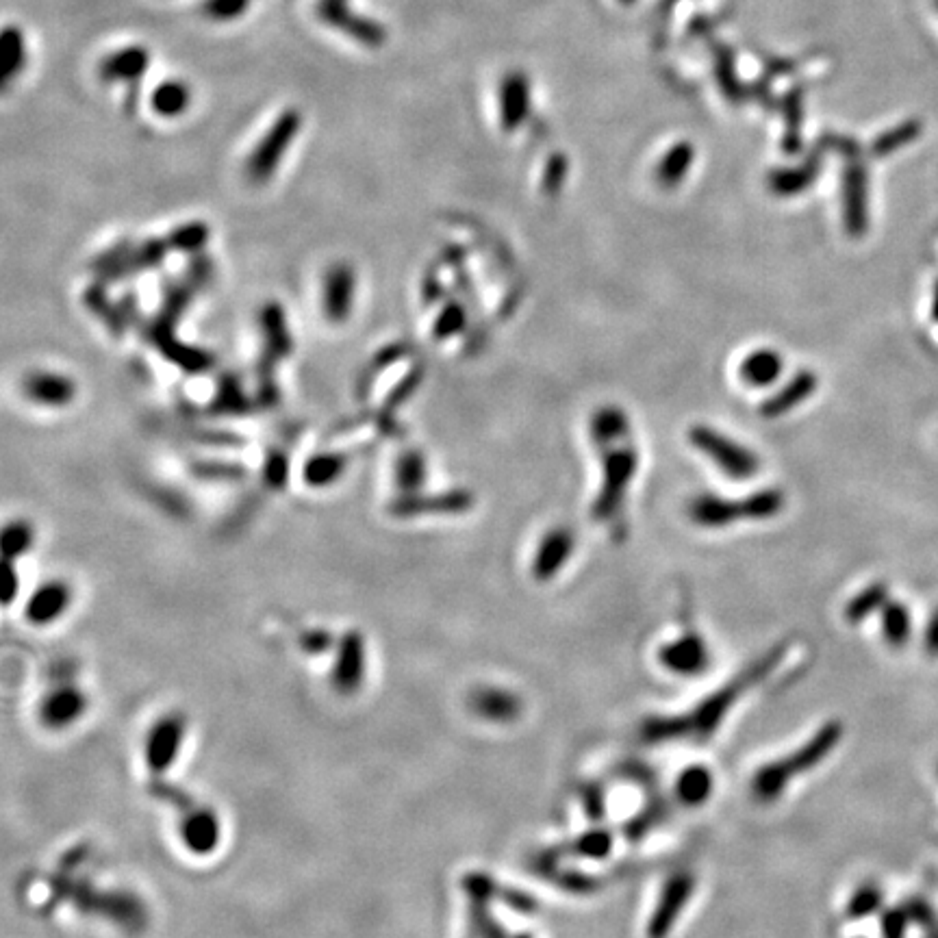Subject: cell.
<instances>
[{
  "label": "cell",
  "instance_id": "1",
  "mask_svg": "<svg viewBox=\"0 0 938 938\" xmlns=\"http://www.w3.org/2000/svg\"><path fill=\"white\" fill-rule=\"evenodd\" d=\"M778 663V654L760 658V663L750 671L737 676L726 687H721L713 697L702 700L684 715H663L645 721L643 737L650 743H674V741H708L726 719L730 708L741 700L745 691H750L756 682L763 680L773 665Z\"/></svg>",
  "mask_w": 938,
  "mask_h": 938
},
{
  "label": "cell",
  "instance_id": "2",
  "mask_svg": "<svg viewBox=\"0 0 938 938\" xmlns=\"http://www.w3.org/2000/svg\"><path fill=\"white\" fill-rule=\"evenodd\" d=\"M841 739V726L830 724L823 728L815 739H810L800 750L789 754L787 758L776 760L763 769L756 771L752 780V795L760 804H771L778 800V795L789 787L795 776H802L808 769H813L819 760L830 754L832 747Z\"/></svg>",
  "mask_w": 938,
  "mask_h": 938
},
{
  "label": "cell",
  "instance_id": "3",
  "mask_svg": "<svg viewBox=\"0 0 938 938\" xmlns=\"http://www.w3.org/2000/svg\"><path fill=\"white\" fill-rule=\"evenodd\" d=\"M302 118L294 109H287L281 113V118L270 126L268 133L263 135L261 142L252 150V155L246 163V172L255 183L270 181L276 168L281 166L287 150L294 144V137L300 133Z\"/></svg>",
  "mask_w": 938,
  "mask_h": 938
},
{
  "label": "cell",
  "instance_id": "4",
  "mask_svg": "<svg viewBox=\"0 0 938 938\" xmlns=\"http://www.w3.org/2000/svg\"><path fill=\"white\" fill-rule=\"evenodd\" d=\"M689 439L693 446L706 454L708 459L715 461V465L726 476L734 480H747L756 476L758 472V459L752 450L743 448L741 443L728 439L715 428L708 426H695L689 430Z\"/></svg>",
  "mask_w": 938,
  "mask_h": 938
},
{
  "label": "cell",
  "instance_id": "5",
  "mask_svg": "<svg viewBox=\"0 0 938 938\" xmlns=\"http://www.w3.org/2000/svg\"><path fill=\"white\" fill-rule=\"evenodd\" d=\"M695 889H697V878L693 876V871L682 869V871L671 873L663 884L661 895H658L656 899L654 910L650 912L645 936L667 938L671 930L676 928V923L682 919L684 910L689 908Z\"/></svg>",
  "mask_w": 938,
  "mask_h": 938
},
{
  "label": "cell",
  "instance_id": "6",
  "mask_svg": "<svg viewBox=\"0 0 938 938\" xmlns=\"http://www.w3.org/2000/svg\"><path fill=\"white\" fill-rule=\"evenodd\" d=\"M187 737V717L179 711L166 713L150 726L144 743V760L150 773L161 776L179 760Z\"/></svg>",
  "mask_w": 938,
  "mask_h": 938
},
{
  "label": "cell",
  "instance_id": "7",
  "mask_svg": "<svg viewBox=\"0 0 938 938\" xmlns=\"http://www.w3.org/2000/svg\"><path fill=\"white\" fill-rule=\"evenodd\" d=\"M637 465H639V456L635 448H630V446L604 452V480H602L600 496L593 506L595 517L604 519L619 511L630 480L637 472Z\"/></svg>",
  "mask_w": 938,
  "mask_h": 938
},
{
  "label": "cell",
  "instance_id": "8",
  "mask_svg": "<svg viewBox=\"0 0 938 938\" xmlns=\"http://www.w3.org/2000/svg\"><path fill=\"white\" fill-rule=\"evenodd\" d=\"M843 226L849 237H863L869 228V176L858 157L847 159L841 179Z\"/></svg>",
  "mask_w": 938,
  "mask_h": 938
},
{
  "label": "cell",
  "instance_id": "9",
  "mask_svg": "<svg viewBox=\"0 0 938 938\" xmlns=\"http://www.w3.org/2000/svg\"><path fill=\"white\" fill-rule=\"evenodd\" d=\"M658 665L674 676H700L711 665V648L697 630H684L682 635L658 648Z\"/></svg>",
  "mask_w": 938,
  "mask_h": 938
},
{
  "label": "cell",
  "instance_id": "10",
  "mask_svg": "<svg viewBox=\"0 0 938 938\" xmlns=\"http://www.w3.org/2000/svg\"><path fill=\"white\" fill-rule=\"evenodd\" d=\"M367 676V643L359 630H348L337 641L331 684L339 695H354Z\"/></svg>",
  "mask_w": 938,
  "mask_h": 938
},
{
  "label": "cell",
  "instance_id": "11",
  "mask_svg": "<svg viewBox=\"0 0 938 938\" xmlns=\"http://www.w3.org/2000/svg\"><path fill=\"white\" fill-rule=\"evenodd\" d=\"M90 708L87 697L76 684L63 682L50 689L40 702V721L48 730H66L81 721Z\"/></svg>",
  "mask_w": 938,
  "mask_h": 938
},
{
  "label": "cell",
  "instance_id": "12",
  "mask_svg": "<svg viewBox=\"0 0 938 938\" xmlns=\"http://www.w3.org/2000/svg\"><path fill=\"white\" fill-rule=\"evenodd\" d=\"M318 16L322 22L331 24V27L348 33L352 40L365 46H380L387 40L385 27L370 18H361L352 14L346 0H320L318 3Z\"/></svg>",
  "mask_w": 938,
  "mask_h": 938
},
{
  "label": "cell",
  "instance_id": "13",
  "mask_svg": "<svg viewBox=\"0 0 938 938\" xmlns=\"http://www.w3.org/2000/svg\"><path fill=\"white\" fill-rule=\"evenodd\" d=\"M181 841L189 854L211 856L222 841V821L213 808L192 806L181 821Z\"/></svg>",
  "mask_w": 938,
  "mask_h": 938
},
{
  "label": "cell",
  "instance_id": "14",
  "mask_svg": "<svg viewBox=\"0 0 938 938\" xmlns=\"http://www.w3.org/2000/svg\"><path fill=\"white\" fill-rule=\"evenodd\" d=\"M469 708L487 724L509 726L522 717V697L504 687H480L469 697Z\"/></svg>",
  "mask_w": 938,
  "mask_h": 938
},
{
  "label": "cell",
  "instance_id": "15",
  "mask_svg": "<svg viewBox=\"0 0 938 938\" xmlns=\"http://www.w3.org/2000/svg\"><path fill=\"white\" fill-rule=\"evenodd\" d=\"M354 294H357V276L346 263H337L324 276L322 304L324 315L331 322H344L350 318Z\"/></svg>",
  "mask_w": 938,
  "mask_h": 938
},
{
  "label": "cell",
  "instance_id": "16",
  "mask_svg": "<svg viewBox=\"0 0 938 938\" xmlns=\"http://www.w3.org/2000/svg\"><path fill=\"white\" fill-rule=\"evenodd\" d=\"M72 604V589L63 580H48L37 587L27 600L24 615L33 626H50L68 613Z\"/></svg>",
  "mask_w": 938,
  "mask_h": 938
},
{
  "label": "cell",
  "instance_id": "17",
  "mask_svg": "<svg viewBox=\"0 0 938 938\" xmlns=\"http://www.w3.org/2000/svg\"><path fill=\"white\" fill-rule=\"evenodd\" d=\"M576 548V539L567 528H552L545 532L532 559V576L539 582H548L561 572Z\"/></svg>",
  "mask_w": 938,
  "mask_h": 938
},
{
  "label": "cell",
  "instance_id": "18",
  "mask_svg": "<svg viewBox=\"0 0 938 938\" xmlns=\"http://www.w3.org/2000/svg\"><path fill=\"white\" fill-rule=\"evenodd\" d=\"M150 66V53L144 46H124L113 50L98 63V74L103 83H135L142 81Z\"/></svg>",
  "mask_w": 938,
  "mask_h": 938
},
{
  "label": "cell",
  "instance_id": "19",
  "mask_svg": "<svg viewBox=\"0 0 938 938\" xmlns=\"http://www.w3.org/2000/svg\"><path fill=\"white\" fill-rule=\"evenodd\" d=\"M530 113V81L524 72H509L500 83V122L504 131H515Z\"/></svg>",
  "mask_w": 938,
  "mask_h": 938
},
{
  "label": "cell",
  "instance_id": "20",
  "mask_svg": "<svg viewBox=\"0 0 938 938\" xmlns=\"http://www.w3.org/2000/svg\"><path fill=\"white\" fill-rule=\"evenodd\" d=\"M74 380L57 372H33L24 378V396L42 407H66L74 400Z\"/></svg>",
  "mask_w": 938,
  "mask_h": 938
},
{
  "label": "cell",
  "instance_id": "21",
  "mask_svg": "<svg viewBox=\"0 0 938 938\" xmlns=\"http://www.w3.org/2000/svg\"><path fill=\"white\" fill-rule=\"evenodd\" d=\"M29 63L27 37L20 27H5L0 31V94H7L11 85L20 81Z\"/></svg>",
  "mask_w": 938,
  "mask_h": 938
},
{
  "label": "cell",
  "instance_id": "22",
  "mask_svg": "<svg viewBox=\"0 0 938 938\" xmlns=\"http://www.w3.org/2000/svg\"><path fill=\"white\" fill-rule=\"evenodd\" d=\"M821 163H823V157H821V152L815 148L813 152H810V157L802 163V166L773 170L769 174L767 185H769V189L773 194L782 196V198L802 194L819 179Z\"/></svg>",
  "mask_w": 938,
  "mask_h": 938
},
{
  "label": "cell",
  "instance_id": "23",
  "mask_svg": "<svg viewBox=\"0 0 938 938\" xmlns=\"http://www.w3.org/2000/svg\"><path fill=\"white\" fill-rule=\"evenodd\" d=\"M817 387H819V378L813 372H808V370L797 372L787 385H784L780 391H776V394H773L769 400L763 402L760 415L767 417V420H776V417L793 411L795 407H800L804 400H808L815 394Z\"/></svg>",
  "mask_w": 938,
  "mask_h": 938
},
{
  "label": "cell",
  "instance_id": "24",
  "mask_svg": "<svg viewBox=\"0 0 938 938\" xmlns=\"http://www.w3.org/2000/svg\"><path fill=\"white\" fill-rule=\"evenodd\" d=\"M689 515L702 528H724L741 517V502H730L713 493H702L691 500Z\"/></svg>",
  "mask_w": 938,
  "mask_h": 938
},
{
  "label": "cell",
  "instance_id": "25",
  "mask_svg": "<svg viewBox=\"0 0 938 938\" xmlns=\"http://www.w3.org/2000/svg\"><path fill=\"white\" fill-rule=\"evenodd\" d=\"M194 92L183 79L161 81L150 94V109L161 118H181L189 111Z\"/></svg>",
  "mask_w": 938,
  "mask_h": 938
},
{
  "label": "cell",
  "instance_id": "26",
  "mask_svg": "<svg viewBox=\"0 0 938 938\" xmlns=\"http://www.w3.org/2000/svg\"><path fill=\"white\" fill-rule=\"evenodd\" d=\"M784 370V359L776 350H756L741 361L739 374L745 385H750L754 389H763L776 383Z\"/></svg>",
  "mask_w": 938,
  "mask_h": 938
},
{
  "label": "cell",
  "instance_id": "27",
  "mask_svg": "<svg viewBox=\"0 0 938 938\" xmlns=\"http://www.w3.org/2000/svg\"><path fill=\"white\" fill-rule=\"evenodd\" d=\"M715 791V776L713 771L702 765H695L684 769L676 780V797L678 802L689 808H700L711 800Z\"/></svg>",
  "mask_w": 938,
  "mask_h": 938
},
{
  "label": "cell",
  "instance_id": "28",
  "mask_svg": "<svg viewBox=\"0 0 938 938\" xmlns=\"http://www.w3.org/2000/svg\"><path fill=\"white\" fill-rule=\"evenodd\" d=\"M695 161V148L689 142H678L671 146L663 159L658 161V166L654 170V179L663 189H674L678 187L684 176L689 174L691 166Z\"/></svg>",
  "mask_w": 938,
  "mask_h": 938
},
{
  "label": "cell",
  "instance_id": "29",
  "mask_svg": "<svg viewBox=\"0 0 938 938\" xmlns=\"http://www.w3.org/2000/svg\"><path fill=\"white\" fill-rule=\"evenodd\" d=\"M713 57H715V81L719 85L721 94H724L730 103L741 105L747 90L743 87L737 68H734V55L726 44H713Z\"/></svg>",
  "mask_w": 938,
  "mask_h": 938
},
{
  "label": "cell",
  "instance_id": "30",
  "mask_svg": "<svg viewBox=\"0 0 938 938\" xmlns=\"http://www.w3.org/2000/svg\"><path fill=\"white\" fill-rule=\"evenodd\" d=\"M628 415L617 407H604L593 415L591 420V437L602 448L613 446L615 441L626 439L628 435Z\"/></svg>",
  "mask_w": 938,
  "mask_h": 938
},
{
  "label": "cell",
  "instance_id": "31",
  "mask_svg": "<svg viewBox=\"0 0 938 938\" xmlns=\"http://www.w3.org/2000/svg\"><path fill=\"white\" fill-rule=\"evenodd\" d=\"M782 113L787 120V131H784L782 146L789 155H797L802 150V120H804V94L802 90H793L782 98Z\"/></svg>",
  "mask_w": 938,
  "mask_h": 938
},
{
  "label": "cell",
  "instance_id": "32",
  "mask_svg": "<svg viewBox=\"0 0 938 938\" xmlns=\"http://www.w3.org/2000/svg\"><path fill=\"white\" fill-rule=\"evenodd\" d=\"M35 543V530L31 524L16 519L0 528V559L18 561L27 554Z\"/></svg>",
  "mask_w": 938,
  "mask_h": 938
},
{
  "label": "cell",
  "instance_id": "33",
  "mask_svg": "<svg viewBox=\"0 0 938 938\" xmlns=\"http://www.w3.org/2000/svg\"><path fill=\"white\" fill-rule=\"evenodd\" d=\"M921 131H923V124L917 122V120H908V122L897 124V126H893L891 131L882 133L876 139V142L871 144V155L878 157V159L889 157V155H893V152L902 150L904 146L915 142V139L921 135Z\"/></svg>",
  "mask_w": 938,
  "mask_h": 938
},
{
  "label": "cell",
  "instance_id": "34",
  "mask_svg": "<svg viewBox=\"0 0 938 938\" xmlns=\"http://www.w3.org/2000/svg\"><path fill=\"white\" fill-rule=\"evenodd\" d=\"M472 506V496L467 491H454L446 493V496L439 498H428V500H415L411 504H404L402 509H398L402 515L409 513H426V511H435V513H463Z\"/></svg>",
  "mask_w": 938,
  "mask_h": 938
},
{
  "label": "cell",
  "instance_id": "35",
  "mask_svg": "<svg viewBox=\"0 0 938 938\" xmlns=\"http://www.w3.org/2000/svg\"><path fill=\"white\" fill-rule=\"evenodd\" d=\"M344 467H346L344 456L322 454V456H315V459H311L307 463V469H304V478H307L309 485L324 487V485L335 483V480L341 474H344Z\"/></svg>",
  "mask_w": 938,
  "mask_h": 938
},
{
  "label": "cell",
  "instance_id": "36",
  "mask_svg": "<svg viewBox=\"0 0 938 938\" xmlns=\"http://www.w3.org/2000/svg\"><path fill=\"white\" fill-rule=\"evenodd\" d=\"M784 506V493L778 489H763L752 493L741 502V515L750 519H767L778 515Z\"/></svg>",
  "mask_w": 938,
  "mask_h": 938
},
{
  "label": "cell",
  "instance_id": "37",
  "mask_svg": "<svg viewBox=\"0 0 938 938\" xmlns=\"http://www.w3.org/2000/svg\"><path fill=\"white\" fill-rule=\"evenodd\" d=\"M884 635L893 645H902L910 635V615L906 606L886 602L884 606Z\"/></svg>",
  "mask_w": 938,
  "mask_h": 938
},
{
  "label": "cell",
  "instance_id": "38",
  "mask_svg": "<svg viewBox=\"0 0 938 938\" xmlns=\"http://www.w3.org/2000/svg\"><path fill=\"white\" fill-rule=\"evenodd\" d=\"M886 602H889V598H886V587L884 585H871L863 593H858L856 598L847 604L845 615H847L849 621H860L865 615L873 613L876 608H880Z\"/></svg>",
  "mask_w": 938,
  "mask_h": 938
},
{
  "label": "cell",
  "instance_id": "39",
  "mask_svg": "<svg viewBox=\"0 0 938 938\" xmlns=\"http://www.w3.org/2000/svg\"><path fill=\"white\" fill-rule=\"evenodd\" d=\"M426 480V463L420 452H407L398 463V483L402 489L415 491L424 485Z\"/></svg>",
  "mask_w": 938,
  "mask_h": 938
},
{
  "label": "cell",
  "instance_id": "40",
  "mask_svg": "<svg viewBox=\"0 0 938 938\" xmlns=\"http://www.w3.org/2000/svg\"><path fill=\"white\" fill-rule=\"evenodd\" d=\"M250 7V0H205L202 14L213 22H233L242 18Z\"/></svg>",
  "mask_w": 938,
  "mask_h": 938
},
{
  "label": "cell",
  "instance_id": "41",
  "mask_svg": "<svg viewBox=\"0 0 938 938\" xmlns=\"http://www.w3.org/2000/svg\"><path fill=\"white\" fill-rule=\"evenodd\" d=\"M463 326H465V311L461 304H448V307L439 313L433 335L437 339H448L459 331H463Z\"/></svg>",
  "mask_w": 938,
  "mask_h": 938
},
{
  "label": "cell",
  "instance_id": "42",
  "mask_svg": "<svg viewBox=\"0 0 938 938\" xmlns=\"http://www.w3.org/2000/svg\"><path fill=\"white\" fill-rule=\"evenodd\" d=\"M20 576L16 572L14 561L0 559V606H9L18 598Z\"/></svg>",
  "mask_w": 938,
  "mask_h": 938
},
{
  "label": "cell",
  "instance_id": "43",
  "mask_svg": "<svg viewBox=\"0 0 938 938\" xmlns=\"http://www.w3.org/2000/svg\"><path fill=\"white\" fill-rule=\"evenodd\" d=\"M300 645H302V650L304 652H309V654H324L326 650H331L335 643V637L331 635V632H326L322 628H315V630H309V632H304L302 639H300Z\"/></svg>",
  "mask_w": 938,
  "mask_h": 938
},
{
  "label": "cell",
  "instance_id": "44",
  "mask_svg": "<svg viewBox=\"0 0 938 938\" xmlns=\"http://www.w3.org/2000/svg\"><path fill=\"white\" fill-rule=\"evenodd\" d=\"M565 172H567V163L563 159V155H554L548 163V168H545V179H543V187L548 189L550 194H554L556 189L561 187L563 179H565Z\"/></svg>",
  "mask_w": 938,
  "mask_h": 938
},
{
  "label": "cell",
  "instance_id": "45",
  "mask_svg": "<svg viewBox=\"0 0 938 938\" xmlns=\"http://www.w3.org/2000/svg\"><path fill=\"white\" fill-rule=\"evenodd\" d=\"M878 902H880V893H878L876 889H871V886H869V889H863V891H860V893L856 895L854 904H852V908H849V912H852L854 917H863V915H867V912L876 910V908H878Z\"/></svg>",
  "mask_w": 938,
  "mask_h": 938
},
{
  "label": "cell",
  "instance_id": "46",
  "mask_svg": "<svg viewBox=\"0 0 938 938\" xmlns=\"http://www.w3.org/2000/svg\"><path fill=\"white\" fill-rule=\"evenodd\" d=\"M765 70H767V79H773V76L780 74H789L793 72V63L787 59H778V57H769L765 61Z\"/></svg>",
  "mask_w": 938,
  "mask_h": 938
},
{
  "label": "cell",
  "instance_id": "47",
  "mask_svg": "<svg viewBox=\"0 0 938 938\" xmlns=\"http://www.w3.org/2000/svg\"><path fill=\"white\" fill-rule=\"evenodd\" d=\"M478 936H483V938H498V928L496 925H493L491 921H480L478 923ZM504 938H532L530 934L526 932H519V934H506L504 932Z\"/></svg>",
  "mask_w": 938,
  "mask_h": 938
},
{
  "label": "cell",
  "instance_id": "48",
  "mask_svg": "<svg viewBox=\"0 0 938 938\" xmlns=\"http://www.w3.org/2000/svg\"><path fill=\"white\" fill-rule=\"evenodd\" d=\"M928 648L932 654L938 652V613L932 617L928 628Z\"/></svg>",
  "mask_w": 938,
  "mask_h": 938
},
{
  "label": "cell",
  "instance_id": "49",
  "mask_svg": "<svg viewBox=\"0 0 938 938\" xmlns=\"http://www.w3.org/2000/svg\"><path fill=\"white\" fill-rule=\"evenodd\" d=\"M932 318L938 322V281L934 285V298H932Z\"/></svg>",
  "mask_w": 938,
  "mask_h": 938
},
{
  "label": "cell",
  "instance_id": "50",
  "mask_svg": "<svg viewBox=\"0 0 938 938\" xmlns=\"http://www.w3.org/2000/svg\"><path fill=\"white\" fill-rule=\"evenodd\" d=\"M619 3H621V5H632V3H635V0H619Z\"/></svg>",
  "mask_w": 938,
  "mask_h": 938
},
{
  "label": "cell",
  "instance_id": "51",
  "mask_svg": "<svg viewBox=\"0 0 938 938\" xmlns=\"http://www.w3.org/2000/svg\"><path fill=\"white\" fill-rule=\"evenodd\" d=\"M936 5H938V0H936Z\"/></svg>",
  "mask_w": 938,
  "mask_h": 938
}]
</instances>
